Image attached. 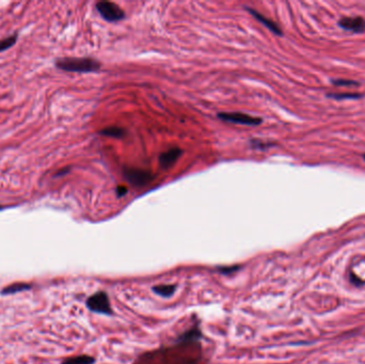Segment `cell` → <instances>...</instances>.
I'll return each mask as SVG.
<instances>
[{
	"label": "cell",
	"mask_w": 365,
	"mask_h": 364,
	"mask_svg": "<svg viewBox=\"0 0 365 364\" xmlns=\"http://www.w3.org/2000/svg\"><path fill=\"white\" fill-rule=\"evenodd\" d=\"M117 192H118L119 196H123L127 193V188L124 186H119L117 189Z\"/></svg>",
	"instance_id": "cell-19"
},
{
	"label": "cell",
	"mask_w": 365,
	"mask_h": 364,
	"mask_svg": "<svg viewBox=\"0 0 365 364\" xmlns=\"http://www.w3.org/2000/svg\"><path fill=\"white\" fill-rule=\"evenodd\" d=\"M95 358L92 356L89 355H80V356H75V357L66 358L62 361L61 364H94Z\"/></svg>",
	"instance_id": "cell-11"
},
{
	"label": "cell",
	"mask_w": 365,
	"mask_h": 364,
	"mask_svg": "<svg viewBox=\"0 0 365 364\" xmlns=\"http://www.w3.org/2000/svg\"><path fill=\"white\" fill-rule=\"evenodd\" d=\"M178 290L177 284H158L152 287V292L164 298H170Z\"/></svg>",
	"instance_id": "cell-10"
},
{
	"label": "cell",
	"mask_w": 365,
	"mask_h": 364,
	"mask_svg": "<svg viewBox=\"0 0 365 364\" xmlns=\"http://www.w3.org/2000/svg\"><path fill=\"white\" fill-rule=\"evenodd\" d=\"M101 135L103 136H106V137H111V138H123L126 132L124 128H121V127H107V128H104L103 131L100 132Z\"/></svg>",
	"instance_id": "cell-13"
},
{
	"label": "cell",
	"mask_w": 365,
	"mask_h": 364,
	"mask_svg": "<svg viewBox=\"0 0 365 364\" xmlns=\"http://www.w3.org/2000/svg\"><path fill=\"white\" fill-rule=\"evenodd\" d=\"M240 269H241V265H229V266H225V265H223V266L216 267V271L219 272L220 275H223V276L234 275V274H236V272H238Z\"/></svg>",
	"instance_id": "cell-15"
},
{
	"label": "cell",
	"mask_w": 365,
	"mask_h": 364,
	"mask_svg": "<svg viewBox=\"0 0 365 364\" xmlns=\"http://www.w3.org/2000/svg\"><path fill=\"white\" fill-rule=\"evenodd\" d=\"M30 289H31V285H30V284L24 283V282H18V283L11 284L9 286H5L4 289L1 291V294L2 295H12V294H15V293L28 291Z\"/></svg>",
	"instance_id": "cell-12"
},
{
	"label": "cell",
	"mask_w": 365,
	"mask_h": 364,
	"mask_svg": "<svg viewBox=\"0 0 365 364\" xmlns=\"http://www.w3.org/2000/svg\"><path fill=\"white\" fill-rule=\"evenodd\" d=\"M2 208H3V207H1V206H0V209H2Z\"/></svg>",
	"instance_id": "cell-22"
},
{
	"label": "cell",
	"mask_w": 365,
	"mask_h": 364,
	"mask_svg": "<svg viewBox=\"0 0 365 364\" xmlns=\"http://www.w3.org/2000/svg\"><path fill=\"white\" fill-rule=\"evenodd\" d=\"M334 86L338 87H357L359 86V82L354 80H344V79H333L331 80Z\"/></svg>",
	"instance_id": "cell-17"
},
{
	"label": "cell",
	"mask_w": 365,
	"mask_h": 364,
	"mask_svg": "<svg viewBox=\"0 0 365 364\" xmlns=\"http://www.w3.org/2000/svg\"><path fill=\"white\" fill-rule=\"evenodd\" d=\"M17 39H18V34L16 32H15V33H13L10 36L4 37V39L0 40V52L4 51L6 49H9L11 47H13L14 45L16 44Z\"/></svg>",
	"instance_id": "cell-14"
},
{
	"label": "cell",
	"mask_w": 365,
	"mask_h": 364,
	"mask_svg": "<svg viewBox=\"0 0 365 364\" xmlns=\"http://www.w3.org/2000/svg\"><path fill=\"white\" fill-rule=\"evenodd\" d=\"M339 26L347 31L362 33L365 31V20L360 16L343 17L339 20Z\"/></svg>",
	"instance_id": "cell-6"
},
{
	"label": "cell",
	"mask_w": 365,
	"mask_h": 364,
	"mask_svg": "<svg viewBox=\"0 0 365 364\" xmlns=\"http://www.w3.org/2000/svg\"><path fill=\"white\" fill-rule=\"evenodd\" d=\"M182 151L180 148H173L159 156V164L164 169H169L178 162V159L182 156Z\"/></svg>",
	"instance_id": "cell-8"
},
{
	"label": "cell",
	"mask_w": 365,
	"mask_h": 364,
	"mask_svg": "<svg viewBox=\"0 0 365 364\" xmlns=\"http://www.w3.org/2000/svg\"><path fill=\"white\" fill-rule=\"evenodd\" d=\"M96 10L101 14V16L107 21H118L123 19L125 16L124 11L118 4L109 1L97 2Z\"/></svg>",
	"instance_id": "cell-4"
},
{
	"label": "cell",
	"mask_w": 365,
	"mask_h": 364,
	"mask_svg": "<svg viewBox=\"0 0 365 364\" xmlns=\"http://www.w3.org/2000/svg\"><path fill=\"white\" fill-rule=\"evenodd\" d=\"M124 176L129 183L136 187L146 186L154 180V176L150 171L134 168L124 169Z\"/></svg>",
	"instance_id": "cell-5"
},
{
	"label": "cell",
	"mask_w": 365,
	"mask_h": 364,
	"mask_svg": "<svg viewBox=\"0 0 365 364\" xmlns=\"http://www.w3.org/2000/svg\"><path fill=\"white\" fill-rule=\"evenodd\" d=\"M247 11H248L251 15H252V16H253L256 20H258L260 22H262L263 25H265V27H267V28L270 30L271 32H273V33L277 34V35H282V30L280 29V27L276 24L275 21H272V20H271V19H269L268 17L264 16L263 14H261L260 12L255 11L254 9H251V7H247Z\"/></svg>",
	"instance_id": "cell-9"
},
{
	"label": "cell",
	"mask_w": 365,
	"mask_h": 364,
	"mask_svg": "<svg viewBox=\"0 0 365 364\" xmlns=\"http://www.w3.org/2000/svg\"><path fill=\"white\" fill-rule=\"evenodd\" d=\"M87 308L93 313L102 314V315H112L113 310L111 308V303L108 294L104 291H98L91 295L86 300Z\"/></svg>",
	"instance_id": "cell-2"
},
{
	"label": "cell",
	"mask_w": 365,
	"mask_h": 364,
	"mask_svg": "<svg viewBox=\"0 0 365 364\" xmlns=\"http://www.w3.org/2000/svg\"><path fill=\"white\" fill-rule=\"evenodd\" d=\"M218 118L224 121V122L248 125V126H256L262 123L261 118L252 117L247 115V113H241V112H221L218 113Z\"/></svg>",
	"instance_id": "cell-3"
},
{
	"label": "cell",
	"mask_w": 365,
	"mask_h": 364,
	"mask_svg": "<svg viewBox=\"0 0 365 364\" xmlns=\"http://www.w3.org/2000/svg\"><path fill=\"white\" fill-rule=\"evenodd\" d=\"M363 159H364V161H365V154L363 155Z\"/></svg>",
	"instance_id": "cell-21"
},
{
	"label": "cell",
	"mask_w": 365,
	"mask_h": 364,
	"mask_svg": "<svg viewBox=\"0 0 365 364\" xmlns=\"http://www.w3.org/2000/svg\"><path fill=\"white\" fill-rule=\"evenodd\" d=\"M251 147L254 148V149L264 150V149H267V148L272 147V146H271V143H269V142H263V141H260V140H252V141H251Z\"/></svg>",
	"instance_id": "cell-18"
},
{
	"label": "cell",
	"mask_w": 365,
	"mask_h": 364,
	"mask_svg": "<svg viewBox=\"0 0 365 364\" xmlns=\"http://www.w3.org/2000/svg\"><path fill=\"white\" fill-rule=\"evenodd\" d=\"M68 170H70V167H66V168H64V169H61V170H59L56 174H55V178H57V177H62V176H64V174H66V173H68V172H70V171H68Z\"/></svg>",
	"instance_id": "cell-20"
},
{
	"label": "cell",
	"mask_w": 365,
	"mask_h": 364,
	"mask_svg": "<svg viewBox=\"0 0 365 364\" xmlns=\"http://www.w3.org/2000/svg\"><path fill=\"white\" fill-rule=\"evenodd\" d=\"M327 96L330 98H334V100H357V98L362 97L363 94H360V93H329Z\"/></svg>",
	"instance_id": "cell-16"
},
{
	"label": "cell",
	"mask_w": 365,
	"mask_h": 364,
	"mask_svg": "<svg viewBox=\"0 0 365 364\" xmlns=\"http://www.w3.org/2000/svg\"><path fill=\"white\" fill-rule=\"evenodd\" d=\"M202 338H203L202 329L200 327L199 323H195L188 330H186L185 332H182L180 336H178V338L176 340V343L184 344V343L197 342V341H200Z\"/></svg>",
	"instance_id": "cell-7"
},
{
	"label": "cell",
	"mask_w": 365,
	"mask_h": 364,
	"mask_svg": "<svg viewBox=\"0 0 365 364\" xmlns=\"http://www.w3.org/2000/svg\"><path fill=\"white\" fill-rule=\"evenodd\" d=\"M56 66L61 71L72 73H92L101 70V63L93 58H60Z\"/></svg>",
	"instance_id": "cell-1"
}]
</instances>
